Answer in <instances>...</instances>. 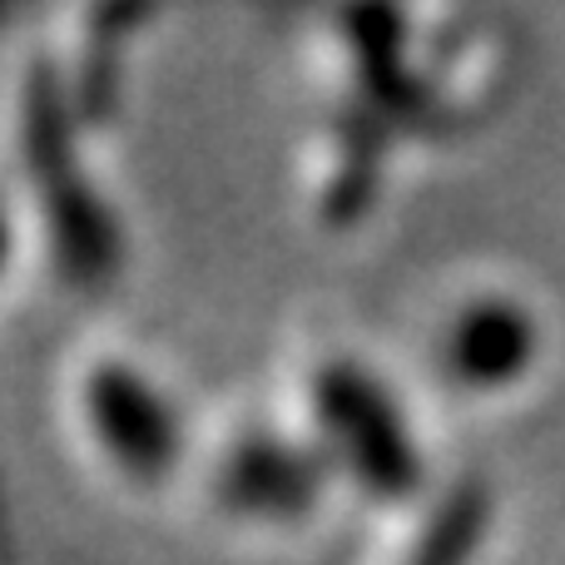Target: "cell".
Here are the masks:
<instances>
[{"instance_id":"277c9868","label":"cell","mask_w":565,"mask_h":565,"mask_svg":"<svg viewBox=\"0 0 565 565\" xmlns=\"http://www.w3.org/2000/svg\"><path fill=\"white\" fill-rule=\"evenodd\" d=\"M174 501L218 541L278 546L318 521L332 481L292 441L268 397H224L199 407L194 451Z\"/></svg>"},{"instance_id":"6da1fadb","label":"cell","mask_w":565,"mask_h":565,"mask_svg":"<svg viewBox=\"0 0 565 565\" xmlns=\"http://www.w3.org/2000/svg\"><path fill=\"white\" fill-rule=\"evenodd\" d=\"M0 184L25 264L55 292L99 302L129 268V224L99 169V129L70 109L45 45L25 40L0 99Z\"/></svg>"},{"instance_id":"7a4b0ae2","label":"cell","mask_w":565,"mask_h":565,"mask_svg":"<svg viewBox=\"0 0 565 565\" xmlns=\"http://www.w3.org/2000/svg\"><path fill=\"white\" fill-rule=\"evenodd\" d=\"M50 417L65 457L119 507H169L179 497L199 407L174 362L139 332L89 322L50 367Z\"/></svg>"},{"instance_id":"5b68a950","label":"cell","mask_w":565,"mask_h":565,"mask_svg":"<svg viewBox=\"0 0 565 565\" xmlns=\"http://www.w3.org/2000/svg\"><path fill=\"white\" fill-rule=\"evenodd\" d=\"M149 20H154V10H70V15L50 20V35L40 40L70 109L85 125H95L99 135L119 115L139 30Z\"/></svg>"},{"instance_id":"8992f818","label":"cell","mask_w":565,"mask_h":565,"mask_svg":"<svg viewBox=\"0 0 565 565\" xmlns=\"http://www.w3.org/2000/svg\"><path fill=\"white\" fill-rule=\"evenodd\" d=\"M20 268H25V238H20L15 209H10V194H6V184H0V292L15 282Z\"/></svg>"},{"instance_id":"3957f363","label":"cell","mask_w":565,"mask_h":565,"mask_svg":"<svg viewBox=\"0 0 565 565\" xmlns=\"http://www.w3.org/2000/svg\"><path fill=\"white\" fill-rule=\"evenodd\" d=\"M268 402L292 441L332 481V491L392 507L417 487V451L397 397L377 367L342 338L302 332L288 342Z\"/></svg>"}]
</instances>
